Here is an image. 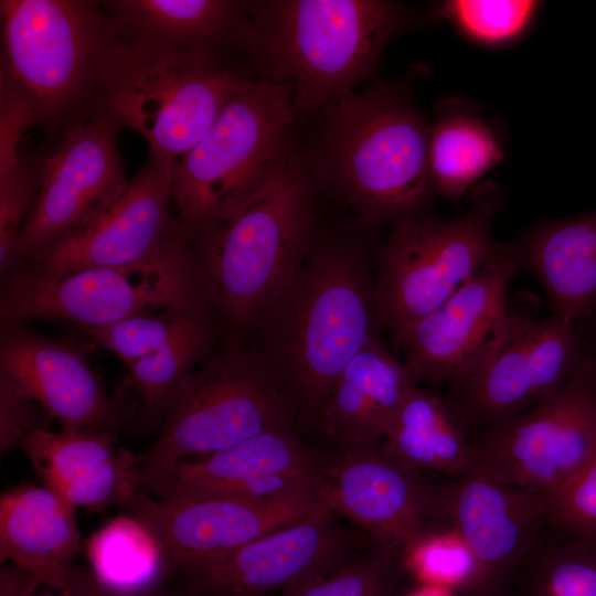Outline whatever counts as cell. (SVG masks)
Returning <instances> with one entry per match:
<instances>
[{
  "instance_id": "13",
  "label": "cell",
  "mask_w": 596,
  "mask_h": 596,
  "mask_svg": "<svg viewBox=\"0 0 596 596\" xmlns=\"http://www.w3.org/2000/svg\"><path fill=\"white\" fill-rule=\"evenodd\" d=\"M118 129L113 119L95 113L68 127L60 148L43 159L40 188L17 241V263L39 258L119 201L129 182Z\"/></svg>"
},
{
  "instance_id": "41",
  "label": "cell",
  "mask_w": 596,
  "mask_h": 596,
  "mask_svg": "<svg viewBox=\"0 0 596 596\" xmlns=\"http://www.w3.org/2000/svg\"><path fill=\"white\" fill-rule=\"evenodd\" d=\"M147 596H187V595H177V594L162 593V592L155 590L153 593H151V594H149ZM202 596H206V595H202Z\"/></svg>"
},
{
  "instance_id": "2",
  "label": "cell",
  "mask_w": 596,
  "mask_h": 596,
  "mask_svg": "<svg viewBox=\"0 0 596 596\" xmlns=\"http://www.w3.org/2000/svg\"><path fill=\"white\" fill-rule=\"evenodd\" d=\"M312 221L309 181L289 152L254 193L192 241L206 306L237 327L262 320L312 248Z\"/></svg>"
},
{
  "instance_id": "31",
  "label": "cell",
  "mask_w": 596,
  "mask_h": 596,
  "mask_svg": "<svg viewBox=\"0 0 596 596\" xmlns=\"http://www.w3.org/2000/svg\"><path fill=\"white\" fill-rule=\"evenodd\" d=\"M213 331L206 317L160 351L127 365L130 379L141 398L142 423H157L167 411L174 393L207 354Z\"/></svg>"
},
{
  "instance_id": "39",
  "label": "cell",
  "mask_w": 596,
  "mask_h": 596,
  "mask_svg": "<svg viewBox=\"0 0 596 596\" xmlns=\"http://www.w3.org/2000/svg\"><path fill=\"white\" fill-rule=\"evenodd\" d=\"M43 586L45 590H40L38 585L26 596H115L98 581L94 573L73 565L68 567L58 586Z\"/></svg>"
},
{
  "instance_id": "30",
  "label": "cell",
  "mask_w": 596,
  "mask_h": 596,
  "mask_svg": "<svg viewBox=\"0 0 596 596\" xmlns=\"http://www.w3.org/2000/svg\"><path fill=\"white\" fill-rule=\"evenodd\" d=\"M86 547L93 573L115 596H147L171 570L161 543L137 517L111 519Z\"/></svg>"
},
{
  "instance_id": "40",
  "label": "cell",
  "mask_w": 596,
  "mask_h": 596,
  "mask_svg": "<svg viewBox=\"0 0 596 596\" xmlns=\"http://www.w3.org/2000/svg\"><path fill=\"white\" fill-rule=\"evenodd\" d=\"M450 590L451 589L441 586L427 585L407 596H454Z\"/></svg>"
},
{
  "instance_id": "37",
  "label": "cell",
  "mask_w": 596,
  "mask_h": 596,
  "mask_svg": "<svg viewBox=\"0 0 596 596\" xmlns=\"http://www.w3.org/2000/svg\"><path fill=\"white\" fill-rule=\"evenodd\" d=\"M547 500L549 520L570 530L596 536V459Z\"/></svg>"
},
{
  "instance_id": "22",
  "label": "cell",
  "mask_w": 596,
  "mask_h": 596,
  "mask_svg": "<svg viewBox=\"0 0 596 596\" xmlns=\"http://www.w3.org/2000/svg\"><path fill=\"white\" fill-rule=\"evenodd\" d=\"M113 432L32 428L17 446L28 456L43 486L74 508L93 511L128 504L142 489L138 456L116 448Z\"/></svg>"
},
{
  "instance_id": "12",
  "label": "cell",
  "mask_w": 596,
  "mask_h": 596,
  "mask_svg": "<svg viewBox=\"0 0 596 596\" xmlns=\"http://www.w3.org/2000/svg\"><path fill=\"white\" fill-rule=\"evenodd\" d=\"M585 362L575 323L510 304L499 347L473 375L450 384L446 401L471 438L551 395Z\"/></svg>"
},
{
  "instance_id": "6",
  "label": "cell",
  "mask_w": 596,
  "mask_h": 596,
  "mask_svg": "<svg viewBox=\"0 0 596 596\" xmlns=\"http://www.w3.org/2000/svg\"><path fill=\"white\" fill-rule=\"evenodd\" d=\"M243 78L215 51L172 49L119 32L95 113L138 132L150 157L177 168Z\"/></svg>"
},
{
  "instance_id": "14",
  "label": "cell",
  "mask_w": 596,
  "mask_h": 596,
  "mask_svg": "<svg viewBox=\"0 0 596 596\" xmlns=\"http://www.w3.org/2000/svg\"><path fill=\"white\" fill-rule=\"evenodd\" d=\"M522 268L518 245L498 244L485 266L395 344L415 382H461L491 358L508 323L509 286Z\"/></svg>"
},
{
  "instance_id": "38",
  "label": "cell",
  "mask_w": 596,
  "mask_h": 596,
  "mask_svg": "<svg viewBox=\"0 0 596 596\" xmlns=\"http://www.w3.org/2000/svg\"><path fill=\"white\" fill-rule=\"evenodd\" d=\"M34 125L28 100L14 89L0 85V179L22 162L18 145L23 131Z\"/></svg>"
},
{
  "instance_id": "27",
  "label": "cell",
  "mask_w": 596,
  "mask_h": 596,
  "mask_svg": "<svg viewBox=\"0 0 596 596\" xmlns=\"http://www.w3.org/2000/svg\"><path fill=\"white\" fill-rule=\"evenodd\" d=\"M387 450L421 472L453 478L477 467L471 439L446 398L415 385L383 440Z\"/></svg>"
},
{
  "instance_id": "10",
  "label": "cell",
  "mask_w": 596,
  "mask_h": 596,
  "mask_svg": "<svg viewBox=\"0 0 596 596\" xmlns=\"http://www.w3.org/2000/svg\"><path fill=\"white\" fill-rule=\"evenodd\" d=\"M290 429L287 405L257 354L232 349L193 371L171 398L155 444L138 455L146 479L268 430Z\"/></svg>"
},
{
  "instance_id": "9",
  "label": "cell",
  "mask_w": 596,
  "mask_h": 596,
  "mask_svg": "<svg viewBox=\"0 0 596 596\" xmlns=\"http://www.w3.org/2000/svg\"><path fill=\"white\" fill-rule=\"evenodd\" d=\"M207 308L189 244L180 234L150 258L128 266L93 267L63 276L23 270L6 285V321L63 319L100 327L172 308Z\"/></svg>"
},
{
  "instance_id": "15",
  "label": "cell",
  "mask_w": 596,
  "mask_h": 596,
  "mask_svg": "<svg viewBox=\"0 0 596 596\" xmlns=\"http://www.w3.org/2000/svg\"><path fill=\"white\" fill-rule=\"evenodd\" d=\"M341 448V459L322 471L320 501L356 522L398 561L435 520L436 486L392 455L383 441Z\"/></svg>"
},
{
  "instance_id": "33",
  "label": "cell",
  "mask_w": 596,
  "mask_h": 596,
  "mask_svg": "<svg viewBox=\"0 0 596 596\" xmlns=\"http://www.w3.org/2000/svg\"><path fill=\"white\" fill-rule=\"evenodd\" d=\"M427 585L471 596L478 576L476 561L458 531L440 514L400 557Z\"/></svg>"
},
{
  "instance_id": "5",
  "label": "cell",
  "mask_w": 596,
  "mask_h": 596,
  "mask_svg": "<svg viewBox=\"0 0 596 596\" xmlns=\"http://www.w3.org/2000/svg\"><path fill=\"white\" fill-rule=\"evenodd\" d=\"M267 317L292 389L320 414L340 373L377 337L374 283L364 255L339 241L313 245Z\"/></svg>"
},
{
  "instance_id": "42",
  "label": "cell",
  "mask_w": 596,
  "mask_h": 596,
  "mask_svg": "<svg viewBox=\"0 0 596 596\" xmlns=\"http://www.w3.org/2000/svg\"><path fill=\"white\" fill-rule=\"evenodd\" d=\"M595 383H596V376H595Z\"/></svg>"
},
{
  "instance_id": "8",
  "label": "cell",
  "mask_w": 596,
  "mask_h": 596,
  "mask_svg": "<svg viewBox=\"0 0 596 596\" xmlns=\"http://www.w3.org/2000/svg\"><path fill=\"white\" fill-rule=\"evenodd\" d=\"M503 200L496 183H480L471 189V205L462 215L438 219L421 213L393 223L377 249L374 300L379 324L391 333L394 345L489 260L499 244L491 226Z\"/></svg>"
},
{
  "instance_id": "29",
  "label": "cell",
  "mask_w": 596,
  "mask_h": 596,
  "mask_svg": "<svg viewBox=\"0 0 596 596\" xmlns=\"http://www.w3.org/2000/svg\"><path fill=\"white\" fill-rule=\"evenodd\" d=\"M509 596H596V536L546 519L518 566Z\"/></svg>"
},
{
  "instance_id": "28",
  "label": "cell",
  "mask_w": 596,
  "mask_h": 596,
  "mask_svg": "<svg viewBox=\"0 0 596 596\" xmlns=\"http://www.w3.org/2000/svg\"><path fill=\"white\" fill-rule=\"evenodd\" d=\"M429 127L428 169L434 195L458 202L503 158L493 128L467 104L439 103Z\"/></svg>"
},
{
  "instance_id": "16",
  "label": "cell",
  "mask_w": 596,
  "mask_h": 596,
  "mask_svg": "<svg viewBox=\"0 0 596 596\" xmlns=\"http://www.w3.org/2000/svg\"><path fill=\"white\" fill-rule=\"evenodd\" d=\"M437 513L461 535L478 568L471 596H509L535 533L546 496L503 482L478 466L436 486Z\"/></svg>"
},
{
  "instance_id": "24",
  "label": "cell",
  "mask_w": 596,
  "mask_h": 596,
  "mask_svg": "<svg viewBox=\"0 0 596 596\" xmlns=\"http://www.w3.org/2000/svg\"><path fill=\"white\" fill-rule=\"evenodd\" d=\"M75 510L44 486L23 483L2 492L1 563L19 566L39 585L58 586L79 549Z\"/></svg>"
},
{
  "instance_id": "1",
  "label": "cell",
  "mask_w": 596,
  "mask_h": 596,
  "mask_svg": "<svg viewBox=\"0 0 596 596\" xmlns=\"http://www.w3.org/2000/svg\"><path fill=\"white\" fill-rule=\"evenodd\" d=\"M242 43L265 78L289 84L296 113L333 106L374 71L387 42L418 20L385 0L247 1Z\"/></svg>"
},
{
  "instance_id": "36",
  "label": "cell",
  "mask_w": 596,
  "mask_h": 596,
  "mask_svg": "<svg viewBox=\"0 0 596 596\" xmlns=\"http://www.w3.org/2000/svg\"><path fill=\"white\" fill-rule=\"evenodd\" d=\"M43 169V168H42ZM42 170L22 160L8 177L0 179V269L8 275L17 264L15 248L21 227L40 188Z\"/></svg>"
},
{
  "instance_id": "34",
  "label": "cell",
  "mask_w": 596,
  "mask_h": 596,
  "mask_svg": "<svg viewBox=\"0 0 596 596\" xmlns=\"http://www.w3.org/2000/svg\"><path fill=\"white\" fill-rule=\"evenodd\" d=\"M397 560L375 545L285 589V596H397Z\"/></svg>"
},
{
  "instance_id": "11",
  "label": "cell",
  "mask_w": 596,
  "mask_h": 596,
  "mask_svg": "<svg viewBox=\"0 0 596 596\" xmlns=\"http://www.w3.org/2000/svg\"><path fill=\"white\" fill-rule=\"evenodd\" d=\"M590 362L526 411L471 436L477 466L547 498L596 459V383Z\"/></svg>"
},
{
  "instance_id": "35",
  "label": "cell",
  "mask_w": 596,
  "mask_h": 596,
  "mask_svg": "<svg viewBox=\"0 0 596 596\" xmlns=\"http://www.w3.org/2000/svg\"><path fill=\"white\" fill-rule=\"evenodd\" d=\"M540 2L531 0H448L433 17L450 22L466 38L483 45H501L519 38Z\"/></svg>"
},
{
  "instance_id": "20",
  "label": "cell",
  "mask_w": 596,
  "mask_h": 596,
  "mask_svg": "<svg viewBox=\"0 0 596 596\" xmlns=\"http://www.w3.org/2000/svg\"><path fill=\"white\" fill-rule=\"evenodd\" d=\"M323 469L290 429L268 430L212 455L181 460L146 479L142 489L169 501L274 500L317 491Z\"/></svg>"
},
{
  "instance_id": "23",
  "label": "cell",
  "mask_w": 596,
  "mask_h": 596,
  "mask_svg": "<svg viewBox=\"0 0 596 596\" xmlns=\"http://www.w3.org/2000/svg\"><path fill=\"white\" fill-rule=\"evenodd\" d=\"M415 385L404 362L376 337L336 380L320 413L321 429L341 447L381 443Z\"/></svg>"
},
{
  "instance_id": "17",
  "label": "cell",
  "mask_w": 596,
  "mask_h": 596,
  "mask_svg": "<svg viewBox=\"0 0 596 596\" xmlns=\"http://www.w3.org/2000/svg\"><path fill=\"white\" fill-rule=\"evenodd\" d=\"M328 508L184 570L195 593L262 596L287 589L350 557L360 536L333 521Z\"/></svg>"
},
{
  "instance_id": "7",
  "label": "cell",
  "mask_w": 596,
  "mask_h": 596,
  "mask_svg": "<svg viewBox=\"0 0 596 596\" xmlns=\"http://www.w3.org/2000/svg\"><path fill=\"white\" fill-rule=\"evenodd\" d=\"M292 87L244 77L203 138L175 168L172 202L190 244L254 193L289 153Z\"/></svg>"
},
{
  "instance_id": "32",
  "label": "cell",
  "mask_w": 596,
  "mask_h": 596,
  "mask_svg": "<svg viewBox=\"0 0 596 596\" xmlns=\"http://www.w3.org/2000/svg\"><path fill=\"white\" fill-rule=\"evenodd\" d=\"M207 308H172L140 315L113 324L77 326L93 345L116 354L126 366L151 355L184 334L207 317Z\"/></svg>"
},
{
  "instance_id": "4",
  "label": "cell",
  "mask_w": 596,
  "mask_h": 596,
  "mask_svg": "<svg viewBox=\"0 0 596 596\" xmlns=\"http://www.w3.org/2000/svg\"><path fill=\"white\" fill-rule=\"evenodd\" d=\"M1 75L31 106L34 125L92 116L118 29L104 2L1 0Z\"/></svg>"
},
{
  "instance_id": "25",
  "label": "cell",
  "mask_w": 596,
  "mask_h": 596,
  "mask_svg": "<svg viewBox=\"0 0 596 596\" xmlns=\"http://www.w3.org/2000/svg\"><path fill=\"white\" fill-rule=\"evenodd\" d=\"M553 312L577 323L596 304V211L544 222L518 245Z\"/></svg>"
},
{
  "instance_id": "19",
  "label": "cell",
  "mask_w": 596,
  "mask_h": 596,
  "mask_svg": "<svg viewBox=\"0 0 596 596\" xmlns=\"http://www.w3.org/2000/svg\"><path fill=\"white\" fill-rule=\"evenodd\" d=\"M87 350L6 321L0 342L1 387L38 402L63 430L114 433L126 421L124 404L106 393L88 365Z\"/></svg>"
},
{
  "instance_id": "3",
  "label": "cell",
  "mask_w": 596,
  "mask_h": 596,
  "mask_svg": "<svg viewBox=\"0 0 596 596\" xmlns=\"http://www.w3.org/2000/svg\"><path fill=\"white\" fill-rule=\"evenodd\" d=\"M429 127L407 96L382 84L330 107L322 132V177L366 222L423 213L434 195Z\"/></svg>"
},
{
  "instance_id": "26",
  "label": "cell",
  "mask_w": 596,
  "mask_h": 596,
  "mask_svg": "<svg viewBox=\"0 0 596 596\" xmlns=\"http://www.w3.org/2000/svg\"><path fill=\"white\" fill-rule=\"evenodd\" d=\"M119 32L128 38L180 50L215 51L241 42L247 1L114 0L104 2Z\"/></svg>"
},
{
  "instance_id": "21",
  "label": "cell",
  "mask_w": 596,
  "mask_h": 596,
  "mask_svg": "<svg viewBox=\"0 0 596 596\" xmlns=\"http://www.w3.org/2000/svg\"><path fill=\"white\" fill-rule=\"evenodd\" d=\"M174 172L173 166L149 156L105 215L31 262L29 270L63 276L93 267L134 265L156 255L180 234L170 216Z\"/></svg>"
},
{
  "instance_id": "18",
  "label": "cell",
  "mask_w": 596,
  "mask_h": 596,
  "mask_svg": "<svg viewBox=\"0 0 596 596\" xmlns=\"http://www.w3.org/2000/svg\"><path fill=\"white\" fill-rule=\"evenodd\" d=\"M128 505L157 536L170 568L181 571L327 508L318 490L274 500L207 497L169 501L141 489Z\"/></svg>"
}]
</instances>
